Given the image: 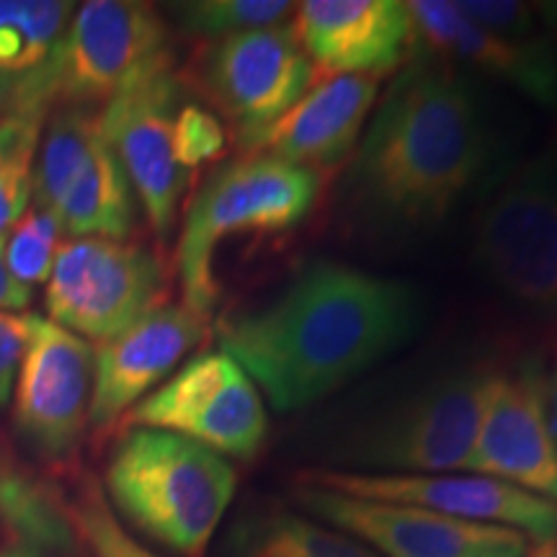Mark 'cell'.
Instances as JSON below:
<instances>
[{
	"mask_svg": "<svg viewBox=\"0 0 557 557\" xmlns=\"http://www.w3.org/2000/svg\"><path fill=\"white\" fill-rule=\"evenodd\" d=\"M29 341V315L0 312V408L9 406Z\"/></svg>",
	"mask_w": 557,
	"mask_h": 557,
	"instance_id": "obj_30",
	"label": "cell"
},
{
	"mask_svg": "<svg viewBox=\"0 0 557 557\" xmlns=\"http://www.w3.org/2000/svg\"><path fill=\"white\" fill-rule=\"evenodd\" d=\"M491 364L449 367L372 403L333 444L361 475H447L468 468L483 418Z\"/></svg>",
	"mask_w": 557,
	"mask_h": 557,
	"instance_id": "obj_5",
	"label": "cell"
},
{
	"mask_svg": "<svg viewBox=\"0 0 557 557\" xmlns=\"http://www.w3.org/2000/svg\"><path fill=\"white\" fill-rule=\"evenodd\" d=\"M292 26L302 50L325 75H372L403 67L418 37L403 0H305Z\"/></svg>",
	"mask_w": 557,
	"mask_h": 557,
	"instance_id": "obj_16",
	"label": "cell"
},
{
	"mask_svg": "<svg viewBox=\"0 0 557 557\" xmlns=\"http://www.w3.org/2000/svg\"><path fill=\"white\" fill-rule=\"evenodd\" d=\"M418 45L459 70L504 83L532 103L557 109V45L500 37L459 11L457 0H410Z\"/></svg>",
	"mask_w": 557,
	"mask_h": 557,
	"instance_id": "obj_18",
	"label": "cell"
},
{
	"mask_svg": "<svg viewBox=\"0 0 557 557\" xmlns=\"http://www.w3.org/2000/svg\"><path fill=\"white\" fill-rule=\"evenodd\" d=\"M62 235H65V230H62L58 214L32 201L24 218L13 225L3 246L11 274L26 287L39 282L47 284L54 259H58L62 243H65Z\"/></svg>",
	"mask_w": 557,
	"mask_h": 557,
	"instance_id": "obj_28",
	"label": "cell"
},
{
	"mask_svg": "<svg viewBox=\"0 0 557 557\" xmlns=\"http://www.w3.org/2000/svg\"><path fill=\"white\" fill-rule=\"evenodd\" d=\"M297 480L346 496L421 506L451 519L517 529L537 545H557V504L485 475H361L310 470Z\"/></svg>",
	"mask_w": 557,
	"mask_h": 557,
	"instance_id": "obj_15",
	"label": "cell"
},
{
	"mask_svg": "<svg viewBox=\"0 0 557 557\" xmlns=\"http://www.w3.org/2000/svg\"><path fill=\"white\" fill-rule=\"evenodd\" d=\"M465 470L557 504V447L547 421L545 354L527 351L513 361L491 364L483 418Z\"/></svg>",
	"mask_w": 557,
	"mask_h": 557,
	"instance_id": "obj_13",
	"label": "cell"
},
{
	"mask_svg": "<svg viewBox=\"0 0 557 557\" xmlns=\"http://www.w3.org/2000/svg\"><path fill=\"white\" fill-rule=\"evenodd\" d=\"M94 346L52 320L29 315V341L16 380L13 423L34 451L67 459L88 426Z\"/></svg>",
	"mask_w": 557,
	"mask_h": 557,
	"instance_id": "obj_14",
	"label": "cell"
},
{
	"mask_svg": "<svg viewBox=\"0 0 557 557\" xmlns=\"http://www.w3.org/2000/svg\"><path fill=\"white\" fill-rule=\"evenodd\" d=\"M16 88H18L16 81L3 78V75H0V120H3V116L13 109V101H16Z\"/></svg>",
	"mask_w": 557,
	"mask_h": 557,
	"instance_id": "obj_33",
	"label": "cell"
},
{
	"mask_svg": "<svg viewBox=\"0 0 557 557\" xmlns=\"http://www.w3.org/2000/svg\"><path fill=\"white\" fill-rule=\"evenodd\" d=\"M165 295L169 278L150 248L129 238H70L47 278V320L103 344L163 308Z\"/></svg>",
	"mask_w": 557,
	"mask_h": 557,
	"instance_id": "obj_8",
	"label": "cell"
},
{
	"mask_svg": "<svg viewBox=\"0 0 557 557\" xmlns=\"http://www.w3.org/2000/svg\"><path fill=\"white\" fill-rule=\"evenodd\" d=\"M547 421L557 447V351L553 361H547Z\"/></svg>",
	"mask_w": 557,
	"mask_h": 557,
	"instance_id": "obj_32",
	"label": "cell"
},
{
	"mask_svg": "<svg viewBox=\"0 0 557 557\" xmlns=\"http://www.w3.org/2000/svg\"><path fill=\"white\" fill-rule=\"evenodd\" d=\"M47 109H13L0 120V240L32 205L37 160Z\"/></svg>",
	"mask_w": 557,
	"mask_h": 557,
	"instance_id": "obj_25",
	"label": "cell"
},
{
	"mask_svg": "<svg viewBox=\"0 0 557 557\" xmlns=\"http://www.w3.org/2000/svg\"><path fill=\"white\" fill-rule=\"evenodd\" d=\"M527 557H557V545H540L537 553H532Z\"/></svg>",
	"mask_w": 557,
	"mask_h": 557,
	"instance_id": "obj_34",
	"label": "cell"
},
{
	"mask_svg": "<svg viewBox=\"0 0 557 557\" xmlns=\"http://www.w3.org/2000/svg\"><path fill=\"white\" fill-rule=\"evenodd\" d=\"M207 336V320L184 305H163L120 336L94 346L88 423L107 431L176 372Z\"/></svg>",
	"mask_w": 557,
	"mask_h": 557,
	"instance_id": "obj_17",
	"label": "cell"
},
{
	"mask_svg": "<svg viewBox=\"0 0 557 557\" xmlns=\"http://www.w3.org/2000/svg\"><path fill=\"white\" fill-rule=\"evenodd\" d=\"M227 129L218 114L199 107L194 101L181 103L176 122H173V156L186 173L201 169V165L225 152Z\"/></svg>",
	"mask_w": 557,
	"mask_h": 557,
	"instance_id": "obj_29",
	"label": "cell"
},
{
	"mask_svg": "<svg viewBox=\"0 0 557 557\" xmlns=\"http://www.w3.org/2000/svg\"><path fill=\"white\" fill-rule=\"evenodd\" d=\"M65 500L26 478L0 480V557H75Z\"/></svg>",
	"mask_w": 557,
	"mask_h": 557,
	"instance_id": "obj_21",
	"label": "cell"
},
{
	"mask_svg": "<svg viewBox=\"0 0 557 557\" xmlns=\"http://www.w3.org/2000/svg\"><path fill=\"white\" fill-rule=\"evenodd\" d=\"M197 73L243 150L320 81L292 21L209 41Z\"/></svg>",
	"mask_w": 557,
	"mask_h": 557,
	"instance_id": "obj_11",
	"label": "cell"
},
{
	"mask_svg": "<svg viewBox=\"0 0 557 557\" xmlns=\"http://www.w3.org/2000/svg\"><path fill=\"white\" fill-rule=\"evenodd\" d=\"M297 3L289 0H186L169 3L163 16L184 37L218 41L233 34L269 29V26L289 24Z\"/></svg>",
	"mask_w": 557,
	"mask_h": 557,
	"instance_id": "obj_26",
	"label": "cell"
},
{
	"mask_svg": "<svg viewBox=\"0 0 557 557\" xmlns=\"http://www.w3.org/2000/svg\"><path fill=\"white\" fill-rule=\"evenodd\" d=\"M380 101V78L325 75L269 124L246 152H263L323 176L348 163Z\"/></svg>",
	"mask_w": 557,
	"mask_h": 557,
	"instance_id": "obj_19",
	"label": "cell"
},
{
	"mask_svg": "<svg viewBox=\"0 0 557 557\" xmlns=\"http://www.w3.org/2000/svg\"><path fill=\"white\" fill-rule=\"evenodd\" d=\"M171 60L163 11L139 0H88L75 9L50 65L16 88L13 109H101L139 75Z\"/></svg>",
	"mask_w": 557,
	"mask_h": 557,
	"instance_id": "obj_7",
	"label": "cell"
},
{
	"mask_svg": "<svg viewBox=\"0 0 557 557\" xmlns=\"http://www.w3.org/2000/svg\"><path fill=\"white\" fill-rule=\"evenodd\" d=\"M295 496L308 517L367 545L380 557H527L517 529L451 519L421 506L346 496L297 480Z\"/></svg>",
	"mask_w": 557,
	"mask_h": 557,
	"instance_id": "obj_12",
	"label": "cell"
},
{
	"mask_svg": "<svg viewBox=\"0 0 557 557\" xmlns=\"http://www.w3.org/2000/svg\"><path fill=\"white\" fill-rule=\"evenodd\" d=\"M78 5L67 0H0V75L21 83L50 65Z\"/></svg>",
	"mask_w": 557,
	"mask_h": 557,
	"instance_id": "obj_23",
	"label": "cell"
},
{
	"mask_svg": "<svg viewBox=\"0 0 557 557\" xmlns=\"http://www.w3.org/2000/svg\"><path fill=\"white\" fill-rule=\"evenodd\" d=\"M323 176L302 165L246 152L209 173L186 209L178 235L176 267L184 308L209 320L220 302L218 253L222 243L253 235L292 233L315 212Z\"/></svg>",
	"mask_w": 557,
	"mask_h": 557,
	"instance_id": "obj_4",
	"label": "cell"
},
{
	"mask_svg": "<svg viewBox=\"0 0 557 557\" xmlns=\"http://www.w3.org/2000/svg\"><path fill=\"white\" fill-rule=\"evenodd\" d=\"M99 137V109L54 107L50 111L34 160V205L54 212Z\"/></svg>",
	"mask_w": 557,
	"mask_h": 557,
	"instance_id": "obj_24",
	"label": "cell"
},
{
	"mask_svg": "<svg viewBox=\"0 0 557 557\" xmlns=\"http://www.w3.org/2000/svg\"><path fill=\"white\" fill-rule=\"evenodd\" d=\"M62 500L78 545L86 549L88 557H160L124 529L111 511L103 487L94 478H81L73 496Z\"/></svg>",
	"mask_w": 557,
	"mask_h": 557,
	"instance_id": "obj_27",
	"label": "cell"
},
{
	"mask_svg": "<svg viewBox=\"0 0 557 557\" xmlns=\"http://www.w3.org/2000/svg\"><path fill=\"white\" fill-rule=\"evenodd\" d=\"M103 480L116 519L178 557H205L238 487L218 451L139 426L116 438Z\"/></svg>",
	"mask_w": 557,
	"mask_h": 557,
	"instance_id": "obj_3",
	"label": "cell"
},
{
	"mask_svg": "<svg viewBox=\"0 0 557 557\" xmlns=\"http://www.w3.org/2000/svg\"><path fill=\"white\" fill-rule=\"evenodd\" d=\"M491 158L475 81L416 47L348 158L336 194L341 225L372 246L426 238L478 189Z\"/></svg>",
	"mask_w": 557,
	"mask_h": 557,
	"instance_id": "obj_1",
	"label": "cell"
},
{
	"mask_svg": "<svg viewBox=\"0 0 557 557\" xmlns=\"http://www.w3.org/2000/svg\"><path fill=\"white\" fill-rule=\"evenodd\" d=\"M186 86L173 60L148 70L99 109L101 132L127 173L137 205L160 243L176 230L189 173L173 156V122Z\"/></svg>",
	"mask_w": 557,
	"mask_h": 557,
	"instance_id": "obj_10",
	"label": "cell"
},
{
	"mask_svg": "<svg viewBox=\"0 0 557 557\" xmlns=\"http://www.w3.org/2000/svg\"><path fill=\"white\" fill-rule=\"evenodd\" d=\"M124 418L127 426L171 431L225 459L256 457L269 434L267 400L225 351L197 354Z\"/></svg>",
	"mask_w": 557,
	"mask_h": 557,
	"instance_id": "obj_9",
	"label": "cell"
},
{
	"mask_svg": "<svg viewBox=\"0 0 557 557\" xmlns=\"http://www.w3.org/2000/svg\"><path fill=\"white\" fill-rule=\"evenodd\" d=\"M54 214L70 238L127 240L135 230V191L103 132L70 181Z\"/></svg>",
	"mask_w": 557,
	"mask_h": 557,
	"instance_id": "obj_20",
	"label": "cell"
},
{
	"mask_svg": "<svg viewBox=\"0 0 557 557\" xmlns=\"http://www.w3.org/2000/svg\"><path fill=\"white\" fill-rule=\"evenodd\" d=\"M5 240H0V312H18L29 308L32 287L21 284L11 274L9 263H5Z\"/></svg>",
	"mask_w": 557,
	"mask_h": 557,
	"instance_id": "obj_31",
	"label": "cell"
},
{
	"mask_svg": "<svg viewBox=\"0 0 557 557\" xmlns=\"http://www.w3.org/2000/svg\"><path fill=\"white\" fill-rule=\"evenodd\" d=\"M426 323L416 284L318 259L261 308L220 325L233 357L278 413L323 403L406 348Z\"/></svg>",
	"mask_w": 557,
	"mask_h": 557,
	"instance_id": "obj_2",
	"label": "cell"
},
{
	"mask_svg": "<svg viewBox=\"0 0 557 557\" xmlns=\"http://www.w3.org/2000/svg\"><path fill=\"white\" fill-rule=\"evenodd\" d=\"M470 261L506 308L557 344V150L500 176L472 220Z\"/></svg>",
	"mask_w": 557,
	"mask_h": 557,
	"instance_id": "obj_6",
	"label": "cell"
},
{
	"mask_svg": "<svg viewBox=\"0 0 557 557\" xmlns=\"http://www.w3.org/2000/svg\"><path fill=\"white\" fill-rule=\"evenodd\" d=\"M227 557H380L329 524L287 508H261L230 532Z\"/></svg>",
	"mask_w": 557,
	"mask_h": 557,
	"instance_id": "obj_22",
	"label": "cell"
}]
</instances>
